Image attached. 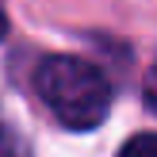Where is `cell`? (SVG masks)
<instances>
[{
	"label": "cell",
	"mask_w": 157,
	"mask_h": 157,
	"mask_svg": "<svg viewBox=\"0 0 157 157\" xmlns=\"http://www.w3.org/2000/svg\"><path fill=\"white\" fill-rule=\"evenodd\" d=\"M119 157H157V134H150V130L134 134V138L119 150Z\"/></svg>",
	"instance_id": "2"
},
{
	"label": "cell",
	"mask_w": 157,
	"mask_h": 157,
	"mask_svg": "<svg viewBox=\"0 0 157 157\" xmlns=\"http://www.w3.org/2000/svg\"><path fill=\"white\" fill-rule=\"evenodd\" d=\"M8 35V12H4V0H0V38Z\"/></svg>",
	"instance_id": "3"
},
{
	"label": "cell",
	"mask_w": 157,
	"mask_h": 157,
	"mask_svg": "<svg viewBox=\"0 0 157 157\" xmlns=\"http://www.w3.org/2000/svg\"><path fill=\"white\" fill-rule=\"evenodd\" d=\"M35 88L46 100L54 115L69 130H92L107 119L111 107V84L92 61L73 54H54L42 58L35 69Z\"/></svg>",
	"instance_id": "1"
}]
</instances>
